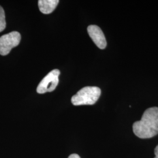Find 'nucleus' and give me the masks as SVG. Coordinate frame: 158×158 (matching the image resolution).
Listing matches in <instances>:
<instances>
[{
	"mask_svg": "<svg viewBox=\"0 0 158 158\" xmlns=\"http://www.w3.org/2000/svg\"><path fill=\"white\" fill-rule=\"evenodd\" d=\"M60 71L58 69L52 70L48 74L38 85L36 91L39 94H44L46 92H52L55 90L59 83Z\"/></svg>",
	"mask_w": 158,
	"mask_h": 158,
	"instance_id": "nucleus-4",
	"label": "nucleus"
},
{
	"mask_svg": "<svg viewBox=\"0 0 158 158\" xmlns=\"http://www.w3.org/2000/svg\"><path fill=\"white\" fill-rule=\"evenodd\" d=\"M101 93V89L98 87H85L72 97V103L76 106L93 105L97 102Z\"/></svg>",
	"mask_w": 158,
	"mask_h": 158,
	"instance_id": "nucleus-2",
	"label": "nucleus"
},
{
	"mask_svg": "<svg viewBox=\"0 0 158 158\" xmlns=\"http://www.w3.org/2000/svg\"><path fill=\"white\" fill-rule=\"evenodd\" d=\"M155 156L154 158H158V145L155 149Z\"/></svg>",
	"mask_w": 158,
	"mask_h": 158,
	"instance_id": "nucleus-9",
	"label": "nucleus"
},
{
	"mask_svg": "<svg viewBox=\"0 0 158 158\" xmlns=\"http://www.w3.org/2000/svg\"><path fill=\"white\" fill-rule=\"evenodd\" d=\"M21 36L17 31H13L0 37V55L6 56L11 52L12 49L19 45Z\"/></svg>",
	"mask_w": 158,
	"mask_h": 158,
	"instance_id": "nucleus-3",
	"label": "nucleus"
},
{
	"mask_svg": "<svg viewBox=\"0 0 158 158\" xmlns=\"http://www.w3.org/2000/svg\"><path fill=\"white\" fill-rule=\"evenodd\" d=\"M68 158H80V157L77 154H72L69 156Z\"/></svg>",
	"mask_w": 158,
	"mask_h": 158,
	"instance_id": "nucleus-8",
	"label": "nucleus"
},
{
	"mask_svg": "<svg viewBox=\"0 0 158 158\" xmlns=\"http://www.w3.org/2000/svg\"><path fill=\"white\" fill-rule=\"evenodd\" d=\"M133 132L142 139L152 138L158 134V107L148 108L140 121L133 124Z\"/></svg>",
	"mask_w": 158,
	"mask_h": 158,
	"instance_id": "nucleus-1",
	"label": "nucleus"
},
{
	"mask_svg": "<svg viewBox=\"0 0 158 158\" xmlns=\"http://www.w3.org/2000/svg\"><path fill=\"white\" fill-rule=\"evenodd\" d=\"M87 32L96 46L101 49L107 46V41L102 29L97 25H91L88 27Z\"/></svg>",
	"mask_w": 158,
	"mask_h": 158,
	"instance_id": "nucleus-5",
	"label": "nucleus"
},
{
	"mask_svg": "<svg viewBox=\"0 0 158 158\" xmlns=\"http://www.w3.org/2000/svg\"><path fill=\"white\" fill-rule=\"evenodd\" d=\"M59 1L58 0H40L38 1V6L41 12L45 14H49L53 11Z\"/></svg>",
	"mask_w": 158,
	"mask_h": 158,
	"instance_id": "nucleus-6",
	"label": "nucleus"
},
{
	"mask_svg": "<svg viewBox=\"0 0 158 158\" xmlns=\"http://www.w3.org/2000/svg\"><path fill=\"white\" fill-rule=\"evenodd\" d=\"M6 27V15L4 9L0 6V32L4 31Z\"/></svg>",
	"mask_w": 158,
	"mask_h": 158,
	"instance_id": "nucleus-7",
	"label": "nucleus"
}]
</instances>
